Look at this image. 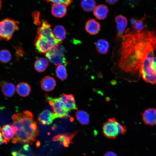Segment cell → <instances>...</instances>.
<instances>
[{
    "instance_id": "1",
    "label": "cell",
    "mask_w": 156,
    "mask_h": 156,
    "mask_svg": "<svg viewBox=\"0 0 156 156\" xmlns=\"http://www.w3.org/2000/svg\"><path fill=\"white\" fill-rule=\"evenodd\" d=\"M117 39L112 56V70L117 77L129 80L139 72L147 55L156 49V33L146 29L141 31L128 29Z\"/></svg>"
},
{
    "instance_id": "2",
    "label": "cell",
    "mask_w": 156,
    "mask_h": 156,
    "mask_svg": "<svg viewBox=\"0 0 156 156\" xmlns=\"http://www.w3.org/2000/svg\"><path fill=\"white\" fill-rule=\"evenodd\" d=\"M12 118L15 130V136L12 142L32 144L38 135L39 131L32 113L25 110L14 114Z\"/></svg>"
},
{
    "instance_id": "3",
    "label": "cell",
    "mask_w": 156,
    "mask_h": 156,
    "mask_svg": "<svg viewBox=\"0 0 156 156\" xmlns=\"http://www.w3.org/2000/svg\"><path fill=\"white\" fill-rule=\"evenodd\" d=\"M62 42V41L56 38L53 34L43 36L37 34L34 40V44L37 52L40 54H45Z\"/></svg>"
},
{
    "instance_id": "4",
    "label": "cell",
    "mask_w": 156,
    "mask_h": 156,
    "mask_svg": "<svg viewBox=\"0 0 156 156\" xmlns=\"http://www.w3.org/2000/svg\"><path fill=\"white\" fill-rule=\"evenodd\" d=\"M154 56V51H152L146 56L140 66L139 75L140 77L142 76L145 82L156 84V75L151 67Z\"/></svg>"
},
{
    "instance_id": "5",
    "label": "cell",
    "mask_w": 156,
    "mask_h": 156,
    "mask_svg": "<svg viewBox=\"0 0 156 156\" xmlns=\"http://www.w3.org/2000/svg\"><path fill=\"white\" fill-rule=\"evenodd\" d=\"M127 131L125 126L120 123L114 118H110L103 125L104 135L109 139H114L120 134H124Z\"/></svg>"
},
{
    "instance_id": "6",
    "label": "cell",
    "mask_w": 156,
    "mask_h": 156,
    "mask_svg": "<svg viewBox=\"0 0 156 156\" xmlns=\"http://www.w3.org/2000/svg\"><path fill=\"white\" fill-rule=\"evenodd\" d=\"M19 22L17 21L6 18L0 21V40L8 41L14 33L18 29Z\"/></svg>"
},
{
    "instance_id": "7",
    "label": "cell",
    "mask_w": 156,
    "mask_h": 156,
    "mask_svg": "<svg viewBox=\"0 0 156 156\" xmlns=\"http://www.w3.org/2000/svg\"><path fill=\"white\" fill-rule=\"evenodd\" d=\"M65 52L64 47L59 44L47 52L45 56L48 60L55 65H66L67 62L64 55Z\"/></svg>"
},
{
    "instance_id": "8",
    "label": "cell",
    "mask_w": 156,
    "mask_h": 156,
    "mask_svg": "<svg viewBox=\"0 0 156 156\" xmlns=\"http://www.w3.org/2000/svg\"><path fill=\"white\" fill-rule=\"evenodd\" d=\"M46 101L51 107L53 112L56 114L59 118H70L68 112L63 107L59 98L53 97L45 95Z\"/></svg>"
},
{
    "instance_id": "9",
    "label": "cell",
    "mask_w": 156,
    "mask_h": 156,
    "mask_svg": "<svg viewBox=\"0 0 156 156\" xmlns=\"http://www.w3.org/2000/svg\"><path fill=\"white\" fill-rule=\"evenodd\" d=\"M59 99L63 107L67 112L77 109L74 97L72 94H62Z\"/></svg>"
},
{
    "instance_id": "10",
    "label": "cell",
    "mask_w": 156,
    "mask_h": 156,
    "mask_svg": "<svg viewBox=\"0 0 156 156\" xmlns=\"http://www.w3.org/2000/svg\"><path fill=\"white\" fill-rule=\"evenodd\" d=\"M57 118H59V117L56 114L48 109H46L39 114L38 120L40 123L43 125H49Z\"/></svg>"
},
{
    "instance_id": "11",
    "label": "cell",
    "mask_w": 156,
    "mask_h": 156,
    "mask_svg": "<svg viewBox=\"0 0 156 156\" xmlns=\"http://www.w3.org/2000/svg\"><path fill=\"white\" fill-rule=\"evenodd\" d=\"M142 118L145 125H155L156 124V109L149 108L146 110L142 114Z\"/></svg>"
},
{
    "instance_id": "12",
    "label": "cell",
    "mask_w": 156,
    "mask_h": 156,
    "mask_svg": "<svg viewBox=\"0 0 156 156\" xmlns=\"http://www.w3.org/2000/svg\"><path fill=\"white\" fill-rule=\"evenodd\" d=\"M75 133H76L59 134L55 136L52 140L53 141H59L60 144L67 147L72 142V140Z\"/></svg>"
},
{
    "instance_id": "13",
    "label": "cell",
    "mask_w": 156,
    "mask_h": 156,
    "mask_svg": "<svg viewBox=\"0 0 156 156\" xmlns=\"http://www.w3.org/2000/svg\"><path fill=\"white\" fill-rule=\"evenodd\" d=\"M115 21L117 25V36L119 38L123 35L127 25V21L124 16L119 15L116 17Z\"/></svg>"
},
{
    "instance_id": "14",
    "label": "cell",
    "mask_w": 156,
    "mask_h": 156,
    "mask_svg": "<svg viewBox=\"0 0 156 156\" xmlns=\"http://www.w3.org/2000/svg\"><path fill=\"white\" fill-rule=\"evenodd\" d=\"M101 26L99 23L93 19L88 20L86 22L85 29L89 34L92 35L98 34L100 30Z\"/></svg>"
},
{
    "instance_id": "15",
    "label": "cell",
    "mask_w": 156,
    "mask_h": 156,
    "mask_svg": "<svg viewBox=\"0 0 156 156\" xmlns=\"http://www.w3.org/2000/svg\"><path fill=\"white\" fill-rule=\"evenodd\" d=\"M1 131L6 144L12 140L15 136V130L14 128L11 125H4L1 129Z\"/></svg>"
},
{
    "instance_id": "16",
    "label": "cell",
    "mask_w": 156,
    "mask_h": 156,
    "mask_svg": "<svg viewBox=\"0 0 156 156\" xmlns=\"http://www.w3.org/2000/svg\"><path fill=\"white\" fill-rule=\"evenodd\" d=\"M40 85L42 90L45 91L49 92L54 88L56 85V81L53 77L47 76L42 79Z\"/></svg>"
},
{
    "instance_id": "17",
    "label": "cell",
    "mask_w": 156,
    "mask_h": 156,
    "mask_svg": "<svg viewBox=\"0 0 156 156\" xmlns=\"http://www.w3.org/2000/svg\"><path fill=\"white\" fill-rule=\"evenodd\" d=\"M51 12L55 17L58 18L63 17L67 12L66 6L62 4H52Z\"/></svg>"
},
{
    "instance_id": "18",
    "label": "cell",
    "mask_w": 156,
    "mask_h": 156,
    "mask_svg": "<svg viewBox=\"0 0 156 156\" xmlns=\"http://www.w3.org/2000/svg\"><path fill=\"white\" fill-rule=\"evenodd\" d=\"M1 90L4 96L7 97H11L14 94L15 87L12 83L2 82L0 83Z\"/></svg>"
},
{
    "instance_id": "19",
    "label": "cell",
    "mask_w": 156,
    "mask_h": 156,
    "mask_svg": "<svg viewBox=\"0 0 156 156\" xmlns=\"http://www.w3.org/2000/svg\"><path fill=\"white\" fill-rule=\"evenodd\" d=\"M108 8L103 4L96 6L93 10V14L99 20H103L107 17L108 12Z\"/></svg>"
},
{
    "instance_id": "20",
    "label": "cell",
    "mask_w": 156,
    "mask_h": 156,
    "mask_svg": "<svg viewBox=\"0 0 156 156\" xmlns=\"http://www.w3.org/2000/svg\"><path fill=\"white\" fill-rule=\"evenodd\" d=\"M145 17V15H144L139 19L135 18H131L130 22L133 29L138 31H141L144 30L145 27L144 23V21Z\"/></svg>"
},
{
    "instance_id": "21",
    "label": "cell",
    "mask_w": 156,
    "mask_h": 156,
    "mask_svg": "<svg viewBox=\"0 0 156 156\" xmlns=\"http://www.w3.org/2000/svg\"><path fill=\"white\" fill-rule=\"evenodd\" d=\"M31 88L30 86L27 83L21 82L16 87V91L17 94L22 97H26L30 94Z\"/></svg>"
},
{
    "instance_id": "22",
    "label": "cell",
    "mask_w": 156,
    "mask_h": 156,
    "mask_svg": "<svg viewBox=\"0 0 156 156\" xmlns=\"http://www.w3.org/2000/svg\"><path fill=\"white\" fill-rule=\"evenodd\" d=\"M49 65L48 60L44 58L37 59L34 63L35 69L38 72H43L46 70Z\"/></svg>"
},
{
    "instance_id": "23",
    "label": "cell",
    "mask_w": 156,
    "mask_h": 156,
    "mask_svg": "<svg viewBox=\"0 0 156 156\" xmlns=\"http://www.w3.org/2000/svg\"><path fill=\"white\" fill-rule=\"evenodd\" d=\"M109 46L108 42L105 39H103L99 40L96 44L97 51L101 54H106L108 51Z\"/></svg>"
},
{
    "instance_id": "24",
    "label": "cell",
    "mask_w": 156,
    "mask_h": 156,
    "mask_svg": "<svg viewBox=\"0 0 156 156\" xmlns=\"http://www.w3.org/2000/svg\"><path fill=\"white\" fill-rule=\"evenodd\" d=\"M75 116L78 121L82 125H87L90 122L89 116L87 112L82 110L77 111Z\"/></svg>"
},
{
    "instance_id": "25",
    "label": "cell",
    "mask_w": 156,
    "mask_h": 156,
    "mask_svg": "<svg viewBox=\"0 0 156 156\" xmlns=\"http://www.w3.org/2000/svg\"><path fill=\"white\" fill-rule=\"evenodd\" d=\"M53 33L56 38L62 41L66 38V31L62 25H58L55 26L53 29Z\"/></svg>"
},
{
    "instance_id": "26",
    "label": "cell",
    "mask_w": 156,
    "mask_h": 156,
    "mask_svg": "<svg viewBox=\"0 0 156 156\" xmlns=\"http://www.w3.org/2000/svg\"><path fill=\"white\" fill-rule=\"evenodd\" d=\"M81 5L84 11L90 12L94 10L96 7V3L94 0H82Z\"/></svg>"
},
{
    "instance_id": "27",
    "label": "cell",
    "mask_w": 156,
    "mask_h": 156,
    "mask_svg": "<svg viewBox=\"0 0 156 156\" xmlns=\"http://www.w3.org/2000/svg\"><path fill=\"white\" fill-rule=\"evenodd\" d=\"M55 72L57 77L62 81L65 80L67 78L66 68L63 65H59L56 68Z\"/></svg>"
},
{
    "instance_id": "28",
    "label": "cell",
    "mask_w": 156,
    "mask_h": 156,
    "mask_svg": "<svg viewBox=\"0 0 156 156\" xmlns=\"http://www.w3.org/2000/svg\"><path fill=\"white\" fill-rule=\"evenodd\" d=\"M10 52L7 49L0 51V62L3 63H6L9 62L11 58Z\"/></svg>"
},
{
    "instance_id": "29",
    "label": "cell",
    "mask_w": 156,
    "mask_h": 156,
    "mask_svg": "<svg viewBox=\"0 0 156 156\" xmlns=\"http://www.w3.org/2000/svg\"><path fill=\"white\" fill-rule=\"evenodd\" d=\"M47 2L51 3L52 4H62L66 6L70 5L73 0H44Z\"/></svg>"
},
{
    "instance_id": "30",
    "label": "cell",
    "mask_w": 156,
    "mask_h": 156,
    "mask_svg": "<svg viewBox=\"0 0 156 156\" xmlns=\"http://www.w3.org/2000/svg\"><path fill=\"white\" fill-rule=\"evenodd\" d=\"M32 17L34 19V23L36 25H40L41 21H40V12L37 11H34L32 14Z\"/></svg>"
},
{
    "instance_id": "31",
    "label": "cell",
    "mask_w": 156,
    "mask_h": 156,
    "mask_svg": "<svg viewBox=\"0 0 156 156\" xmlns=\"http://www.w3.org/2000/svg\"><path fill=\"white\" fill-rule=\"evenodd\" d=\"M11 154L12 156H27L19 151H13L11 152Z\"/></svg>"
},
{
    "instance_id": "32",
    "label": "cell",
    "mask_w": 156,
    "mask_h": 156,
    "mask_svg": "<svg viewBox=\"0 0 156 156\" xmlns=\"http://www.w3.org/2000/svg\"><path fill=\"white\" fill-rule=\"evenodd\" d=\"M151 67L155 74L156 75V57L154 58L151 64Z\"/></svg>"
},
{
    "instance_id": "33",
    "label": "cell",
    "mask_w": 156,
    "mask_h": 156,
    "mask_svg": "<svg viewBox=\"0 0 156 156\" xmlns=\"http://www.w3.org/2000/svg\"><path fill=\"white\" fill-rule=\"evenodd\" d=\"M104 156H117L116 154L113 152L109 151L107 152Z\"/></svg>"
},
{
    "instance_id": "34",
    "label": "cell",
    "mask_w": 156,
    "mask_h": 156,
    "mask_svg": "<svg viewBox=\"0 0 156 156\" xmlns=\"http://www.w3.org/2000/svg\"><path fill=\"white\" fill-rule=\"evenodd\" d=\"M1 128L0 126V145L4 143H5V142L2 135L1 131Z\"/></svg>"
},
{
    "instance_id": "35",
    "label": "cell",
    "mask_w": 156,
    "mask_h": 156,
    "mask_svg": "<svg viewBox=\"0 0 156 156\" xmlns=\"http://www.w3.org/2000/svg\"><path fill=\"white\" fill-rule=\"evenodd\" d=\"M109 4H113L116 3L118 0H105Z\"/></svg>"
},
{
    "instance_id": "36",
    "label": "cell",
    "mask_w": 156,
    "mask_h": 156,
    "mask_svg": "<svg viewBox=\"0 0 156 156\" xmlns=\"http://www.w3.org/2000/svg\"><path fill=\"white\" fill-rule=\"evenodd\" d=\"M24 150L26 151H28L29 149V146L28 144H25L23 146Z\"/></svg>"
},
{
    "instance_id": "37",
    "label": "cell",
    "mask_w": 156,
    "mask_h": 156,
    "mask_svg": "<svg viewBox=\"0 0 156 156\" xmlns=\"http://www.w3.org/2000/svg\"><path fill=\"white\" fill-rule=\"evenodd\" d=\"M1 0H0V10H1Z\"/></svg>"
}]
</instances>
